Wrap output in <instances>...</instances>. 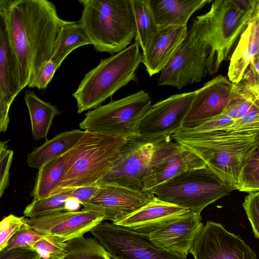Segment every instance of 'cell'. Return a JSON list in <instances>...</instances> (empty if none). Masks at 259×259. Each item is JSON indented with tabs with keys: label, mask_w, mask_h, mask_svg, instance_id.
I'll list each match as a JSON object with an SVG mask.
<instances>
[{
	"label": "cell",
	"mask_w": 259,
	"mask_h": 259,
	"mask_svg": "<svg viewBox=\"0 0 259 259\" xmlns=\"http://www.w3.org/2000/svg\"><path fill=\"white\" fill-rule=\"evenodd\" d=\"M0 16L5 22L17 61L22 90L52 57L59 33L66 20L47 0H0Z\"/></svg>",
	"instance_id": "1"
},
{
	"label": "cell",
	"mask_w": 259,
	"mask_h": 259,
	"mask_svg": "<svg viewBox=\"0 0 259 259\" xmlns=\"http://www.w3.org/2000/svg\"><path fill=\"white\" fill-rule=\"evenodd\" d=\"M171 138L198 156L222 180L237 187L242 169L259 147V123L208 132L182 126Z\"/></svg>",
	"instance_id": "2"
},
{
	"label": "cell",
	"mask_w": 259,
	"mask_h": 259,
	"mask_svg": "<svg viewBox=\"0 0 259 259\" xmlns=\"http://www.w3.org/2000/svg\"><path fill=\"white\" fill-rule=\"evenodd\" d=\"M78 21L99 52L116 54L135 37L136 27L131 0H80Z\"/></svg>",
	"instance_id": "3"
},
{
	"label": "cell",
	"mask_w": 259,
	"mask_h": 259,
	"mask_svg": "<svg viewBox=\"0 0 259 259\" xmlns=\"http://www.w3.org/2000/svg\"><path fill=\"white\" fill-rule=\"evenodd\" d=\"M142 54L135 42L120 52L102 59L87 72L72 94L77 113L95 109L130 82L137 81L136 70Z\"/></svg>",
	"instance_id": "4"
},
{
	"label": "cell",
	"mask_w": 259,
	"mask_h": 259,
	"mask_svg": "<svg viewBox=\"0 0 259 259\" xmlns=\"http://www.w3.org/2000/svg\"><path fill=\"white\" fill-rule=\"evenodd\" d=\"M84 131L74 146L65 175L52 195L67 189L99 184L112 168L126 140Z\"/></svg>",
	"instance_id": "5"
},
{
	"label": "cell",
	"mask_w": 259,
	"mask_h": 259,
	"mask_svg": "<svg viewBox=\"0 0 259 259\" xmlns=\"http://www.w3.org/2000/svg\"><path fill=\"white\" fill-rule=\"evenodd\" d=\"M255 10L244 12L232 0H216L212 1L207 12L195 17L210 49L207 63L208 74L216 73L222 63L230 59L234 44Z\"/></svg>",
	"instance_id": "6"
},
{
	"label": "cell",
	"mask_w": 259,
	"mask_h": 259,
	"mask_svg": "<svg viewBox=\"0 0 259 259\" xmlns=\"http://www.w3.org/2000/svg\"><path fill=\"white\" fill-rule=\"evenodd\" d=\"M237 190L207 165L178 175L152 192L158 199L200 214L208 205Z\"/></svg>",
	"instance_id": "7"
},
{
	"label": "cell",
	"mask_w": 259,
	"mask_h": 259,
	"mask_svg": "<svg viewBox=\"0 0 259 259\" xmlns=\"http://www.w3.org/2000/svg\"><path fill=\"white\" fill-rule=\"evenodd\" d=\"M151 106L150 96L141 90L89 111L79 127L125 140L138 137L141 122Z\"/></svg>",
	"instance_id": "8"
},
{
	"label": "cell",
	"mask_w": 259,
	"mask_h": 259,
	"mask_svg": "<svg viewBox=\"0 0 259 259\" xmlns=\"http://www.w3.org/2000/svg\"><path fill=\"white\" fill-rule=\"evenodd\" d=\"M210 49L204 39L196 18L174 55L160 72L159 86L168 85L181 90L200 81L207 73Z\"/></svg>",
	"instance_id": "9"
},
{
	"label": "cell",
	"mask_w": 259,
	"mask_h": 259,
	"mask_svg": "<svg viewBox=\"0 0 259 259\" xmlns=\"http://www.w3.org/2000/svg\"><path fill=\"white\" fill-rule=\"evenodd\" d=\"M90 233L112 259H182L160 249L149 235L113 223H100Z\"/></svg>",
	"instance_id": "10"
},
{
	"label": "cell",
	"mask_w": 259,
	"mask_h": 259,
	"mask_svg": "<svg viewBox=\"0 0 259 259\" xmlns=\"http://www.w3.org/2000/svg\"><path fill=\"white\" fill-rule=\"evenodd\" d=\"M164 138L140 136L126 140L112 168L99 184H115L144 191L143 180L152 155L158 142Z\"/></svg>",
	"instance_id": "11"
},
{
	"label": "cell",
	"mask_w": 259,
	"mask_h": 259,
	"mask_svg": "<svg viewBox=\"0 0 259 259\" xmlns=\"http://www.w3.org/2000/svg\"><path fill=\"white\" fill-rule=\"evenodd\" d=\"M166 137L157 144L143 180V190L156 187L179 174L206 165L193 152Z\"/></svg>",
	"instance_id": "12"
},
{
	"label": "cell",
	"mask_w": 259,
	"mask_h": 259,
	"mask_svg": "<svg viewBox=\"0 0 259 259\" xmlns=\"http://www.w3.org/2000/svg\"><path fill=\"white\" fill-rule=\"evenodd\" d=\"M190 253L194 259H256L255 252L240 236L210 221L203 226Z\"/></svg>",
	"instance_id": "13"
},
{
	"label": "cell",
	"mask_w": 259,
	"mask_h": 259,
	"mask_svg": "<svg viewBox=\"0 0 259 259\" xmlns=\"http://www.w3.org/2000/svg\"><path fill=\"white\" fill-rule=\"evenodd\" d=\"M195 95V91L176 94L151 105L141 122L140 136L171 137L182 126Z\"/></svg>",
	"instance_id": "14"
},
{
	"label": "cell",
	"mask_w": 259,
	"mask_h": 259,
	"mask_svg": "<svg viewBox=\"0 0 259 259\" xmlns=\"http://www.w3.org/2000/svg\"><path fill=\"white\" fill-rule=\"evenodd\" d=\"M155 197L150 192L140 191L121 186L102 183L83 208L100 212L115 223L150 201Z\"/></svg>",
	"instance_id": "15"
},
{
	"label": "cell",
	"mask_w": 259,
	"mask_h": 259,
	"mask_svg": "<svg viewBox=\"0 0 259 259\" xmlns=\"http://www.w3.org/2000/svg\"><path fill=\"white\" fill-rule=\"evenodd\" d=\"M105 220L99 212L83 208L62 211L35 219H27L28 226L42 235L60 238L64 242L81 237Z\"/></svg>",
	"instance_id": "16"
},
{
	"label": "cell",
	"mask_w": 259,
	"mask_h": 259,
	"mask_svg": "<svg viewBox=\"0 0 259 259\" xmlns=\"http://www.w3.org/2000/svg\"><path fill=\"white\" fill-rule=\"evenodd\" d=\"M235 84L220 74L195 91L196 95L182 126L193 128L221 114L228 105Z\"/></svg>",
	"instance_id": "17"
},
{
	"label": "cell",
	"mask_w": 259,
	"mask_h": 259,
	"mask_svg": "<svg viewBox=\"0 0 259 259\" xmlns=\"http://www.w3.org/2000/svg\"><path fill=\"white\" fill-rule=\"evenodd\" d=\"M203 226L200 214L190 211L152 232L149 237L160 249L181 258L187 259Z\"/></svg>",
	"instance_id": "18"
},
{
	"label": "cell",
	"mask_w": 259,
	"mask_h": 259,
	"mask_svg": "<svg viewBox=\"0 0 259 259\" xmlns=\"http://www.w3.org/2000/svg\"><path fill=\"white\" fill-rule=\"evenodd\" d=\"M22 90L17 61L9 41L5 20L0 16L1 132H6L11 105Z\"/></svg>",
	"instance_id": "19"
},
{
	"label": "cell",
	"mask_w": 259,
	"mask_h": 259,
	"mask_svg": "<svg viewBox=\"0 0 259 259\" xmlns=\"http://www.w3.org/2000/svg\"><path fill=\"white\" fill-rule=\"evenodd\" d=\"M190 211L187 208L162 201L155 196L145 205L114 224L149 235Z\"/></svg>",
	"instance_id": "20"
},
{
	"label": "cell",
	"mask_w": 259,
	"mask_h": 259,
	"mask_svg": "<svg viewBox=\"0 0 259 259\" xmlns=\"http://www.w3.org/2000/svg\"><path fill=\"white\" fill-rule=\"evenodd\" d=\"M187 26L158 28L142 52V63L150 76L160 72L185 38Z\"/></svg>",
	"instance_id": "21"
},
{
	"label": "cell",
	"mask_w": 259,
	"mask_h": 259,
	"mask_svg": "<svg viewBox=\"0 0 259 259\" xmlns=\"http://www.w3.org/2000/svg\"><path fill=\"white\" fill-rule=\"evenodd\" d=\"M258 54L259 17L256 9L231 54L228 71L229 80L234 84L241 82L251 61Z\"/></svg>",
	"instance_id": "22"
},
{
	"label": "cell",
	"mask_w": 259,
	"mask_h": 259,
	"mask_svg": "<svg viewBox=\"0 0 259 259\" xmlns=\"http://www.w3.org/2000/svg\"><path fill=\"white\" fill-rule=\"evenodd\" d=\"M211 0H149L152 17L158 28L187 26L192 15Z\"/></svg>",
	"instance_id": "23"
},
{
	"label": "cell",
	"mask_w": 259,
	"mask_h": 259,
	"mask_svg": "<svg viewBox=\"0 0 259 259\" xmlns=\"http://www.w3.org/2000/svg\"><path fill=\"white\" fill-rule=\"evenodd\" d=\"M85 131L73 130L56 135L46 141L30 153L26 160L27 165L39 169L46 163L55 159L72 149L84 134Z\"/></svg>",
	"instance_id": "24"
},
{
	"label": "cell",
	"mask_w": 259,
	"mask_h": 259,
	"mask_svg": "<svg viewBox=\"0 0 259 259\" xmlns=\"http://www.w3.org/2000/svg\"><path fill=\"white\" fill-rule=\"evenodd\" d=\"M73 147L62 155L46 163L38 169L31 193L33 200L45 198L53 194L65 175L73 153Z\"/></svg>",
	"instance_id": "25"
},
{
	"label": "cell",
	"mask_w": 259,
	"mask_h": 259,
	"mask_svg": "<svg viewBox=\"0 0 259 259\" xmlns=\"http://www.w3.org/2000/svg\"><path fill=\"white\" fill-rule=\"evenodd\" d=\"M24 99L30 115L33 139L36 141L47 139L53 119L62 112L50 102L41 100L33 91H26Z\"/></svg>",
	"instance_id": "26"
},
{
	"label": "cell",
	"mask_w": 259,
	"mask_h": 259,
	"mask_svg": "<svg viewBox=\"0 0 259 259\" xmlns=\"http://www.w3.org/2000/svg\"><path fill=\"white\" fill-rule=\"evenodd\" d=\"M88 45L92 42L79 21L66 20L59 33L51 60L59 68L73 51Z\"/></svg>",
	"instance_id": "27"
},
{
	"label": "cell",
	"mask_w": 259,
	"mask_h": 259,
	"mask_svg": "<svg viewBox=\"0 0 259 259\" xmlns=\"http://www.w3.org/2000/svg\"><path fill=\"white\" fill-rule=\"evenodd\" d=\"M136 27L135 42L145 51L158 28L153 20L149 0H131Z\"/></svg>",
	"instance_id": "28"
},
{
	"label": "cell",
	"mask_w": 259,
	"mask_h": 259,
	"mask_svg": "<svg viewBox=\"0 0 259 259\" xmlns=\"http://www.w3.org/2000/svg\"><path fill=\"white\" fill-rule=\"evenodd\" d=\"M72 189H67L45 198L33 200L25 207L23 211L24 216L35 219L64 211L66 199L71 196Z\"/></svg>",
	"instance_id": "29"
},
{
	"label": "cell",
	"mask_w": 259,
	"mask_h": 259,
	"mask_svg": "<svg viewBox=\"0 0 259 259\" xmlns=\"http://www.w3.org/2000/svg\"><path fill=\"white\" fill-rule=\"evenodd\" d=\"M67 243V253L63 259H112L95 238L82 236Z\"/></svg>",
	"instance_id": "30"
},
{
	"label": "cell",
	"mask_w": 259,
	"mask_h": 259,
	"mask_svg": "<svg viewBox=\"0 0 259 259\" xmlns=\"http://www.w3.org/2000/svg\"><path fill=\"white\" fill-rule=\"evenodd\" d=\"M237 190L247 193L259 191V147L242 169Z\"/></svg>",
	"instance_id": "31"
},
{
	"label": "cell",
	"mask_w": 259,
	"mask_h": 259,
	"mask_svg": "<svg viewBox=\"0 0 259 259\" xmlns=\"http://www.w3.org/2000/svg\"><path fill=\"white\" fill-rule=\"evenodd\" d=\"M67 242L60 238L44 235L35 243L33 249L41 259H63L67 254Z\"/></svg>",
	"instance_id": "32"
},
{
	"label": "cell",
	"mask_w": 259,
	"mask_h": 259,
	"mask_svg": "<svg viewBox=\"0 0 259 259\" xmlns=\"http://www.w3.org/2000/svg\"><path fill=\"white\" fill-rule=\"evenodd\" d=\"M27 219L13 214L2 219L0 223V251L6 247L9 241L16 233L28 225Z\"/></svg>",
	"instance_id": "33"
},
{
	"label": "cell",
	"mask_w": 259,
	"mask_h": 259,
	"mask_svg": "<svg viewBox=\"0 0 259 259\" xmlns=\"http://www.w3.org/2000/svg\"><path fill=\"white\" fill-rule=\"evenodd\" d=\"M44 236L27 225L11 238L6 247L3 250L17 248L33 249L35 243Z\"/></svg>",
	"instance_id": "34"
},
{
	"label": "cell",
	"mask_w": 259,
	"mask_h": 259,
	"mask_svg": "<svg viewBox=\"0 0 259 259\" xmlns=\"http://www.w3.org/2000/svg\"><path fill=\"white\" fill-rule=\"evenodd\" d=\"M8 141L0 143V197L9 184V172L14 152L8 148Z\"/></svg>",
	"instance_id": "35"
},
{
	"label": "cell",
	"mask_w": 259,
	"mask_h": 259,
	"mask_svg": "<svg viewBox=\"0 0 259 259\" xmlns=\"http://www.w3.org/2000/svg\"><path fill=\"white\" fill-rule=\"evenodd\" d=\"M242 205L251 223L254 234L259 239V191L248 193Z\"/></svg>",
	"instance_id": "36"
},
{
	"label": "cell",
	"mask_w": 259,
	"mask_h": 259,
	"mask_svg": "<svg viewBox=\"0 0 259 259\" xmlns=\"http://www.w3.org/2000/svg\"><path fill=\"white\" fill-rule=\"evenodd\" d=\"M58 69L57 65L51 60H50L41 68L28 87L36 88L38 89H45L52 80Z\"/></svg>",
	"instance_id": "37"
},
{
	"label": "cell",
	"mask_w": 259,
	"mask_h": 259,
	"mask_svg": "<svg viewBox=\"0 0 259 259\" xmlns=\"http://www.w3.org/2000/svg\"><path fill=\"white\" fill-rule=\"evenodd\" d=\"M0 259H41L33 249L17 248L0 251Z\"/></svg>",
	"instance_id": "38"
},
{
	"label": "cell",
	"mask_w": 259,
	"mask_h": 259,
	"mask_svg": "<svg viewBox=\"0 0 259 259\" xmlns=\"http://www.w3.org/2000/svg\"><path fill=\"white\" fill-rule=\"evenodd\" d=\"M257 123H259V105L255 103L246 115L239 120L233 121L224 130L239 129Z\"/></svg>",
	"instance_id": "39"
},
{
	"label": "cell",
	"mask_w": 259,
	"mask_h": 259,
	"mask_svg": "<svg viewBox=\"0 0 259 259\" xmlns=\"http://www.w3.org/2000/svg\"><path fill=\"white\" fill-rule=\"evenodd\" d=\"M99 188V184L76 188L72 189L71 196L76 198L83 206L91 200Z\"/></svg>",
	"instance_id": "40"
},
{
	"label": "cell",
	"mask_w": 259,
	"mask_h": 259,
	"mask_svg": "<svg viewBox=\"0 0 259 259\" xmlns=\"http://www.w3.org/2000/svg\"><path fill=\"white\" fill-rule=\"evenodd\" d=\"M241 83L253 96L259 105V79L248 68L247 69Z\"/></svg>",
	"instance_id": "41"
},
{
	"label": "cell",
	"mask_w": 259,
	"mask_h": 259,
	"mask_svg": "<svg viewBox=\"0 0 259 259\" xmlns=\"http://www.w3.org/2000/svg\"><path fill=\"white\" fill-rule=\"evenodd\" d=\"M81 204L75 198L70 196L66 201L65 205V211H76L79 210Z\"/></svg>",
	"instance_id": "42"
},
{
	"label": "cell",
	"mask_w": 259,
	"mask_h": 259,
	"mask_svg": "<svg viewBox=\"0 0 259 259\" xmlns=\"http://www.w3.org/2000/svg\"><path fill=\"white\" fill-rule=\"evenodd\" d=\"M248 68L259 79V54L253 58Z\"/></svg>",
	"instance_id": "43"
}]
</instances>
